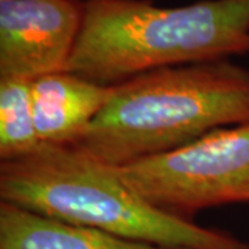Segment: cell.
<instances>
[{"mask_svg": "<svg viewBox=\"0 0 249 249\" xmlns=\"http://www.w3.org/2000/svg\"><path fill=\"white\" fill-rule=\"evenodd\" d=\"M249 122V70L227 60L144 72L114 85L75 145L114 168Z\"/></svg>", "mask_w": 249, "mask_h": 249, "instance_id": "obj_1", "label": "cell"}, {"mask_svg": "<svg viewBox=\"0 0 249 249\" xmlns=\"http://www.w3.org/2000/svg\"><path fill=\"white\" fill-rule=\"evenodd\" d=\"M249 54V0H85L65 71L112 86L144 72Z\"/></svg>", "mask_w": 249, "mask_h": 249, "instance_id": "obj_2", "label": "cell"}, {"mask_svg": "<svg viewBox=\"0 0 249 249\" xmlns=\"http://www.w3.org/2000/svg\"><path fill=\"white\" fill-rule=\"evenodd\" d=\"M0 201L129 240L186 249H249L213 227L165 213L124 181L118 168L78 145L42 144L0 163Z\"/></svg>", "mask_w": 249, "mask_h": 249, "instance_id": "obj_3", "label": "cell"}, {"mask_svg": "<svg viewBox=\"0 0 249 249\" xmlns=\"http://www.w3.org/2000/svg\"><path fill=\"white\" fill-rule=\"evenodd\" d=\"M160 211L194 222L202 211L249 202V122L216 129L196 142L118 168Z\"/></svg>", "mask_w": 249, "mask_h": 249, "instance_id": "obj_4", "label": "cell"}, {"mask_svg": "<svg viewBox=\"0 0 249 249\" xmlns=\"http://www.w3.org/2000/svg\"><path fill=\"white\" fill-rule=\"evenodd\" d=\"M83 0H0V78L65 71L83 21Z\"/></svg>", "mask_w": 249, "mask_h": 249, "instance_id": "obj_5", "label": "cell"}, {"mask_svg": "<svg viewBox=\"0 0 249 249\" xmlns=\"http://www.w3.org/2000/svg\"><path fill=\"white\" fill-rule=\"evenodd\" d=\"M114 85H101L70 71L31 80L36 133L42 144L75 145L107 106Z\"/></svg>", "mask_w": 249, "mask_h": 249, "instance_id": "obj_6", "label": "cell"}, {"mask_svg": "<svg viewBox=\"0 0 249 249\" xmlns=\"http://www.w3.org/2000/svg\"><path fill=\"white\" fill-rule=\"evenodd\" d=\"M0 249H186L129 240L0 201Z\"/></svg>", "mask_w": 249, "mask_h": 249, "instance_id": "obj_7", "label": "cell"}, {"mask_svg": "<svg viewBox=\"0 0 249 249\" xmlns=\"http://www.w3.org/2000/svg\"><path fill=\"white\" fill-rule=\"evenodd\" d=\"M40 145L32 109L31 80L0 78V160L24 158Z\"/></svg>", "mask_w": 249, "mask_h": 249, "instance_id": "obj_8", "label": "cell"}, {"mask_svg": "<svg viewBox=\"0 0 249 249\" xmlns=\"http://www.w3.org/2000/svg\"><path fill=\"white\" fill-rule=\"evenodd\" d=\"M83 1H85V0H83Z\"/></svg>", "mask_w": 249, "mask_h": 249, "instance_id": "obj_9", "label": "cell"}]
</instances>
